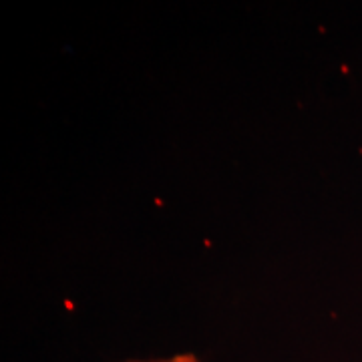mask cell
<instances>
[{"instance_id": "1", "label": "cell", "mask_w": 362, "mask_h": 362, "mask_svg": "<svg viewBox=\"0 0 362 362\" xmlns=\"http://www.w3.org/2000/svg\"><path fill=\"white\" fill-rule=\"evenodd\" d=\"M129 362H199L194 354H175L168 358H156V361H129Z\"/></svg>"}]
</instances>
